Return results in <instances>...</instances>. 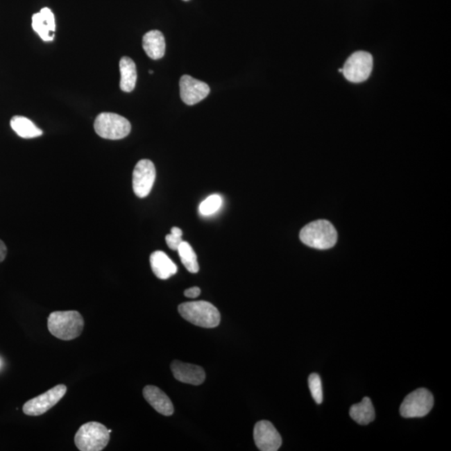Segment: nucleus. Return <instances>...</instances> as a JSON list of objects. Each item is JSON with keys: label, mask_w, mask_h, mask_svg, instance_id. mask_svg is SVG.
<instances>
[{"label": "nucleus", "mask_w": 451, "mask_h": 451, "mask_svg": "<svg viewBox=\"0 0 451 451\" xmlns=\"http://www.w3.org/2000/svg\"><path fill=\"white\" fill-rule=\"evenodd\" d=\"M143 396L151 406L161 415L170 416L174 413L173 405L165 393L161 389L147 385L143 389Z\"/></svg>", "instance_id": "4468645a"}, {"label": "nucleus", "mask_w": 451, "mask_h": 451, "mask_svg": "<svg viewBox=\"0 0 451 451\" xmlns=\"http://www.w3.org/2000/svg\"><path fill=\"white\" fill-rule=\"evenodd\" d=\"M67 388L64 384L56 385L54 388L39 396L30 400L24 404L23 411L28 416H40L46 413L65 396Z\"/></svg>", "instance_id": "6e6552de"}, {"label": "nucleus", "mask_w": 451, "mask_h": 451, "mask_svg": "<svg viewBox=\"0 0 451 451\" xmlns=\"http://www.w3.org/2000/svg\"><path fill=\"white\" fill-rule=\"evenodd\" d=\"M178 252L184 266L192 273H198L199 271L198 257L192 246L187 241H183L180 244Z\"/></svg>", "instance_id": "aec40b11"}, {"label": "nucleus", "mask_w": 451, "mask_h": 451, "mask_svg": "<svg viewBox=\"0 0 451 451\" xmlns=\"http://www.w3.org/2000/svg\"><path fill=\"white\" fill-rule=\"evenodd\" d=\"M85 322L77 311L53 312L48 318V330L56 338L69 341L81 334Z\"/></svg>", "instance_id": "f257e3e1"}, {"label": "nucleus", "mask_w": 451, "mask_h": 451, "mask_svg": "<svg viewBox=\"0 0 451 451\" xmlns=\"http://www.w3.org/2000/svg\"><path fill=\"white\" fill-rule=\"evenodd\" d=\"M150 74H153L154 72L153 71H149Z\"/></svg>", "instance_id": "bb28decb"}, {"label": "nucleus", "mask_w": 451, "mask_h": 451, "mask_svg": "<svg viewBox=\"0 0 451 451\" xmlns=\"http://www.w3.org/2000/svg\"><path fill=\"white\" fill-rule=\"evenodd\" d=\"M221 206V198L219 195H212L201 203L199 211L201 214L209 216L219 210Z\"/></svg>", "instance_id": "412c9836"}, {"label": "nucleus", "mask_w": 451, "mask_h": 451, "mask_svg": "<svg viewBox=\"0 0 451 451\" xmlns=\"http://www.w3.org/2000/svg\"><path fill=\"white\" fill-rule=\"evenodd\" d=\"M10 126L12 129L15 131V133L22 138L31 139L43 135V131L26 117H14L11 119Z\"/></svg>", "instance_id": "6ab92c4d"}, {"label": "nucleus", "mask_w": 451, "mask_h": 451, "mask_svg": "<svg viewBox=\"0 0 451 451\" xmlns=\"http://www.w3.org/2000/svg\"><path fill=\"white\" fill-rule=\"evenodd\" d=\"M155 176V168L153 162L150 160H141L135 166L133 176V185L135 194L140 198H144L150 194L153 189Z\"/></svg>", "instance_id": "1a4fd4ad"}, {"label": "nucleus", "mask_w": 451, "mask_h": 451, "mask_svg": "<svg viewBox=\"0 0 451 451\" xmlns=\"http://www.w3.org/2000/svg\"><path fill=\"white\" fill-rule=\"evenodd\" d=\"M373 69V57L370 53H354L343 65V74L348 81L361 83L370 77Z\"/></svg>", "instance_id": "0eeeda50"}, {"label": "nucleus", "mask_w": 451, "mask_h": 451, "mask_svg": "<svg viewBox=\"0 0 451 451\" xmlns=\"http://www.w3.org/2000/svg\"><path fill=\"white\" fill-rule=\"evenodd\" d=\"M178 311L183 318L192 325L212 329L220 325L219 309L207 301H194L182 303Z\"/></svg>", "instance_id": "f03ea898"}, {"label": "nucleus", "mask_w": 451, "mask_h": 451, "mask_svg": "<svg viewBox=\"0 0 451 451\" xmlns=\"http://www.w3.org/2000/svg\"><path fill=\"white\" fill-rule=\"evenodd\" d=\"M299 237L310 248L325 250L333 248L337 243L338 233L329 221L318 220L306 225Z\"/></svg>", "instance_id": "7ed1b4c3"}, {"label": "nucleus", "mask_w": 451, "mask_h": 451, "mask_svg": "<svg viewBox=\"0 0 451 451\" xmlns=\"http://www.w3.org/2000/svg\"><path fill=\"white\" fill-rule=\"evenodd\" d=\"M210 93V87L205 82L196 80L190 76H183L180 80V94L184 103L188 105L198 104Z\"/></svg>", "instance_id": "9b49d317"}, {"label": "nucleus", "mask_w": 451, "mask_h": 451, "mask_svg": "<svg viewBox=\"0 0 451 451\" xmlns=\"http://www.w3.org/2000/svg\"><path fill=\"white\" fill-rule=\"evenodd\" d=\"M339 73H342V72H343V69H339Z\"/></svg>", "instance_id": "a878e982"}, {"label": "nucleus", "mask_w": 451, "mask_h": 451, "mask_svg": "<svg viewBox=\"0 0 451 451\" xmlns=\"http://www.w3.org/2000/svg\"><path fill=\"white\" fill-rule=\"evenodd\" d=\"M254 441L262 451H276L282 445L280 434L268 420L257 422L253 430Z\"/></svg>", "instance_id": "9d476101"}, {"label": "nucleus", "mask_w": 451, "mask_h": 451, "mask_svg": "<svg viewBox=\"0 0 451 451\" xmlns=\"http://www.w3.org/2000/svg\"><path fill=\"white\" fill-rule=\"evenodd\" d=\"M166 241L171 250L178 251V247L182 243V231L179 228H172L171 235L166 237Z\"/></svg>", "instance_id": "5701e85b"}, {"label": "nucleus", "mask_w": 451, "mask_h": 451, "mask_svg": "<svg viewBox=\"0 0 451 451\" xmlns=\"http://www.w3.org/2000/svg\"><path fill=\"white\" fill-rule=\"evenodd\" d=\"M7 255V248L3 241L0 240V262L6 259Z\"/></svg>", "instance_id": "393cba45"}, {"label": "nucleus", "mask_w": 451, "mask_h": 451, "mask_svg": "<svg viewBox=\"0 0 451 451\" xmlns=\"http://www.w3.org/2000/svg\"><path fill=\"white\" fill-rule=\"evenodd\" d=\"M172 374L180 382L200 385L206 379V374L202 367L195 364L180 362L175 360L171 366Z\"/></svg>", "instance_id": "f8f14e48"}, {"label": "nucleus", "mask_w": 451, "mask_h": 451, "mask_svg": "<svg viewBox=\"0 0 451 451\" xmlns=\"http://www.w3.org/2000/svg\"><path fill=\"white\" fill-rule=\"evenodd\" d=\"M142 46L153 60L162 59L166 52V41L161 31H151L143 37Z\"/></svg>", "instance_id": "dca6fc26"}, {"label": "nucleus", "mask_w": 451, "mask_h": 451, "mask_svg": "<svg viewBox=\"0 0 451 451\" xmlns=\"http://www.w3.org/2000/svg\"><path fill=\"white\" fill-rule=\"evenodd\" d=\"M151 269L160 280H166L178 273V266L162 251H155L150 257Z\"/></svg>", "instance_id": "2eb2a0df"}, {"label": "nucleus", "mask_w": 451, "mask_h": 451, "mask_svg": "<svg viewBox=\"0 0 451 451\" xmlns=\"http://www.w3.org/2000/svg\"><path fill=\"white\" fill-rule=\"evenodd\" d=\"M120 87L123 92H131L135 87L137 80V67L129 57H122L120 61Z\"/></svg>", "instance_id": "f3484780"}, {"label": "nucleus", "mask_w": 451, "mask_h": 451, "mask_svg": "<svg viewBox=\"0 0 451 451\" xmlns=\"http://www.w3.org/2000/svg\"><path fill=\"white\" fill-rule=\"evenodd\" d=\"M184 1H189V0H184Z\"/></svg>", "instance_id": "cd10ccee"}, {"label": "nucleus", "mask_w": 451, "mask_h": 451, "mask_svg": "<svg viewBox=\"0 0 451 451\" xmlns=\"http://www.w3.org/2000/svg\"><path fill=\"white\" fill-rule=\"evenodd\" d=\"M110 433L112 429L99 422H88L76 432L75 444L80 451H101L108 445Z\"/></svg>", "instance_id": "20e7f679"}, {"label": "nucleus", "mask_w": 451, "mask_h": 451, "mask_svg": "<svg viewBox=\"0 0 451 451\" xmlns=\"http://www.w3.org/2000/svg\"><path fill=\"white\" fill-rule=\"evenodd\" d=\"M309 386L312 397L318 405L322 404L323 400V386L321 376L318 374H311L309 377Z\"/></svg>", "instance_id": "4be33fe9"}, {"label": "nucleus", "mask_w": 451, "mask_h": 451, "mask_svg": "<svg viewBox=\"0 0 451 451\" xmlns=\"http://www.w3.org/2000/svg\"><path fill=\"white\" fill-rule=\"evenodd\" d=\"M96 133L101 137L108 140H121L130 133L131 126L127 119L120 114L103 112L95 121Z\"/></svg>", "instance_id": "39448f33"}, {"label": "nucleus", "mask_w": 451, "mask_h": 451, "mask_svg": "<svg viewBox=\"0 0 451 451\" xmlns=\"http://www.w3.org/2000/svg\"><path fill=\"white\" fill-rule=\"evenodd\" d=\"M434 397L428 389L420 388L409 393L400 405V415L405 418L424 417L432 411Z\"/></svg>", "instance_id": "423d86ee"}, {"label": "nucleus", "mask_w": 451, "mask_h": 451, "mask_svg": "<svg viewBox=\"0 0 451 451\" xmlns=\"http://www.w3.org/2000/svg\"><path fill=\"white\" fill-rule=\"evenodd\" d=\"M32 27L44 41H52L56 31L54 14L48 8H43L40 13L33 15Z\"/></svg>", "instance_id": "ddd939ff"}, {"label": "nucleus", "mask_w": 451, "mask_h": 451, "mask_svg": "<svg viewBox=\"0 0 451 451\" xmlns=\"http://www.w3.org/2000/svg\"><path fill=\"white\" fill-rule=\"evenodd\" d=\"M350 415L359 425H366L371 423L375 420V412L370 398L364 397L360 403L352 405Z\"/></svg>", "instance_id": "a211bd4d"}, {"label": "nucleus", "mask_w": 451, "mask_h": 451, "mask_svg": "<svg viewBox=\"0 0 451 451\" xmlns=\"http://www.w3.org/2000/svg\"><path fill=\"white\" fill-rule=\"evenodd\" d=\"M201 289L198 287H192V288L188 289L184 292V295L187 298H196L200 296Z\"/></svg>", "instance_id": "b1692460"}]
</instances>
